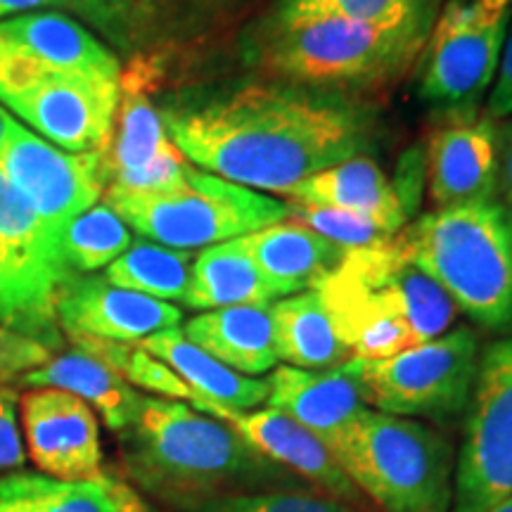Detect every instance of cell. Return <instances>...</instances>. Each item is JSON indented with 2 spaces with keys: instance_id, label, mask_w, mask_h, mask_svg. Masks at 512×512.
<instances>
[{
  "instance_id": "6da1fadb",
  "label": "cell",
  "mask_w": 512,
  "mask_h": 512,
  "mask_svg": "<svg viewBox=\"0 0 512 512\" xmlns=\"http://www.w3.org/2000/svg\"><path fill=\"white\" fill-rule=\"evenodd\" d=\"M159 114L192 166L280 197L318 171L368 155L377 133L375 114L351 95L278 79L169 102Z\"/></svg>"
},
{
  "instance_id": "7a4b0ae2",
  "label": "cell",
  "mask_w": 512,
  "mask_h": 512,
  "mask_svg": "<svg viewBox=\"0 0 512 512\" xmlns=\"http://www.w3.org/2000/svg\"><path fill=\"white\" fill-rule=\"evenodd\" d=\"M119 444L128 477L145 494L181 510L268 482L278 467L226 422L159 396H140L136 418L119 432Z\"/></svg>"
},
{
  "instance_id": "3957f363",
  "label": "cell",
  "mask_w": 512,
  "mask_h": 512,
  "mask_svg": "<svg viewBox=\"0 0 512 512\" xmlns=\"http://www.w3.org/2000/svg\"><path fill=\"white\" fill-rule=\"evenodd\" d=\"M351 356L377 361L451 330L458 306L415 264L401 235L384 245L349 249L318 287Z\"/></svg>"
},
{
  "instance_id": "277c9868",
  "label": "cell",
  "mask_w": 512,
  "mask_h": 512,
  "mask_svg": "<svg viewBox=\"0 0 512 512\" xmlns=\"http://www.w3.org/2000/svg\"><path fill=\"white\" fill-rule=\"evenodd\" d=\"M437 17L401 22L311 19L242 34V57L268 79L344 93L396 79L418 62Z\"/></svg>"
},
{
  "instance_id": "5b68a950",
  "label": "cell",
  "mask_w": 512,
  "mask_h": 512,
  "mask_svg": "<svg viewBox=\"0 0 512 512\" xmlns=\"http://www.w3.org/2000/svg\"><path fill=\"white\" fill-rule=\"evenodd\" d=\"M403 247L486 330L512 328V209L501 200L434 209L403 230Z\"/></svg>"
},
{
  "instance_id": "8992f818",
  "label": "cell",
  "mask_w": 512,
  "mask_h": 512,
  "mask_svg": "<svg viewBox=\"0 0 512 512\" xmlns=\"http://www.w3.org/2000/svg\"><path fill=\"white\" fill-rule=\"evenodd\" d=\"M335 458L382 512H451V446L425 422L368 408Z\"/></svg>"
},
{
  "instance_id": "52a82bcc",
  "label": "cell",
  "mask_w": 512,
  "mask_h": 512,
  "mask_svg": "<svg viewBox=\"0 0 512 512\" xmlns=\"http://www.w3.org/2000/svg\"><path fill=\"white\" fill-rule=\"evenodd\" d=\"M102 202L145 240L190 252L287 219L283 200L223 181L192 164L174 190L131 192L107 185Z\"/></svg>"
},
{
  "instance_id": "ba28073f",
  "label": "cell",
  "mask_w": 512,
  "mask_h": 512,
  "mask_svg": "<svg viewBox=\"0 0 512 512\" xmlns=\"http://www.w3.org/2000/svg\"><path fill=\"white\" fill-rule=\"evenodd\" d=\"M479 337L472 328H453L389 358H351L344 363L361 399L380 413L448 420L470 403L479 370Z\"/></svg>"
},
{
  "instance_id": "9c48e42d",
  "label": "cell",
  "mask_w": 512,
  "mask_h": 512,
  "mask_svg": "<svg viewBox=\"0 0 512 512\" xmlns=\"http://www.w3.org/2000/svg\"><path fill=\"white\" fill-rule=\"evenodd\" d=\"M510 0H448L420 53V98L448 117L477 114L496 81Z\"/></svg>"
},
{
  "instance_id": "30bf717a",
  "label": "cell",
  "mask_w": 512,
  "mask_h": 512,
  "mask_svg": "<svg viewBox=\"0 0 512 512\" xmlns=\"http://www.w3.org/2000/svg\"><path fill=\"white\" fill-rule=\"evenodd\" d=\"M67 275L57 240L0 169V325L60 349L55 297Z\"/></svg>"
},
{
  "instance_id": "8fae6325",
  "label": "cell",
  "mask_w": 512,
  "mask_h": 512,
  "mask_svg": "<svg viewBox=\"0 0 512 512\" xmlns=\"http://www.w3.org/2000/svg\"><path fill=\"white\" fill-rule=\"evenodd\" d=\"M465 411L451 512H486L512 496V337L484 349Z\"/></svg>"
},
{
  "instance_id": "7c38bea8",
  "label": "cell",
  "mask_w": 512,
  "mask_h": 512,
  "mask_svg": "<svg viewBox=\"0 0 512 512\" xmlns=\"http://www.w3.org/2000/svg\"><path fill=\"white\" fill-rule=\"evenodd\" d=\"M0 169L38 211L55 240L69 221L102 200L110 183L105 152L60 150L17 121L0 155Z\"/></svg>"
},
{
  "instance_id": "4fadbf2b",
  "label": "cell",
  "mask_w": 512,
  "mask_h": 512,
  "mask_svg": "<svg viewBox=\"0 0 512 512\" xmlns=\"http://www.w3.org/2000/svg\"><path fill=\"white\" fill-rule=\"evenodd\" d=\"M0 102L60 150L107 152L119 81L46 72Z\"/></svg>"
},
{
  "instance_id": "5bb4252c",
  "label": "cell",
  "mask_w": 512,
  "mask_h": 512,
  "mask_svg": "<svg viewBox=\"0 0 512 512\" xmlns=\"http://www.w3.org/2000/svg\"><path fill=\"white\" fill-rule=\"evenodd\" d=\"M190 406L204 415L226 422L230 430L252 446L259 456L271 460L278 467L294 470L335 501L347 503L356 510H368L366 496L356 489V484L342 470L330 448L304 425L292 420L290 415L275 411V408L235 411V408L216 406V403L202 399H192Z\"/></svg>"
},
{
  "instance_id": "9a60e30c",
  "label": "cell",
  "mask_w": 512,
  "mask_h": 512,
  "mask_svg": "<svg viewBox=\"0 0 512 512\" xmlns=\"http://www.w3.org/2000/svg\"><path fill=\"white\" fill-rule=\"evenodd\" d=\"M57 323L67 337L138 344L162 330L178 328L183 311L169 302L121 290L91 273H69L57 287Z\"/></svg>"
},
{
  "instance_id": "2e32d148",
  "label": "cell",
  "mask_w": 512,
  "mask_h": 512,
  "mask_svg": "<svg viewBox=\"0 0 512 512\" xmlns=\"http://www.w3.org/2000/svg\"><path fill=\"white\" fill-rule=\"evenodd\" d=\"M27 456L41 475L88 479L102 470L100 425L79 396L60 389H29L19 399Z\"/></svg>"
},
{
  "instance_id": "e0dca14e",
  "label": "cell",
  "mask_w": 512,
  "mask_h": 512,
  "mask_svg": "<svg viewBox=\"0 0 512 512\" xmlns=\"http://www.w3.org/2000/svg\"><path fill=\"white\" fill-rule=\"evenodd\" d=\"M427 183L437 209L498 200L496 121L489 114L448 117L427 147Z\"/></svg>"
},
{
  "instance_id": "ac0fdd59",
  "label": "cell",
  "mask_w": 512,
  "mask_h": 512,
  "mask_svg": "<svg viewBox=\"0 0 512 512\" xmlns=\"http://www.w3.org/2000/svg\"><path fill=\"white\" fill-rule=\"evenodd\" d=\"M0 46L17 50L55 74L119 81L121 62L110 46L67 12L38 10L0 19Z\"/></svg>"
},
{
  "instance_id": "d6986e66",
  "label": "cell",
  "mask_w": 512,
  "mask_h": 512,
  "mask_svg": "<svg viewBox=\"0 0 512 512\" xmlns=\"http://www.w3.org/2000/svg\"><path fill=\"white\" fill-rule=\"evenodd\" d=\"M268 382V408L290 415L316 434L335 456L337 446L368 411L354 377L344 366L330 370L273 368Z\"/></svg>"
},
{
  "instance_id": "ffe728a7",
  "label": "cell",
  "mask_w": 512,
  "mask_h": 512,
  "mask_svg": "<svg viewBox=\"0 0 512 512\" xmlns=\"http://www.w3.org/2000/svg\"><path fill=\"white\" fill-rule=\"evenodd\" d=\"M155 83L157 62L152 57L138 53L131 57L128 67H121L117 117L105 152L110 183L136 174L176 147L166 133L159 107L150 98Z\"/></svg>"
},
{
  "instance_id": "44dd1931",
  "label": "cell",
  "mask_w": 512,
  "mask_h": 512,
  "mask_svg": "<svg viewBox=\"0 0 512 512\" xmlns=\"http://www.w3.org/2000/svg\"><path fill=\"white\" fill-rule=\"evenodd\" d=\"M238 240L280 299L316 290L349 254L347 247H339L290 219L254 230Z\"/></svg>"
},
{
  "instance_id": "7402d4cb",
  "label": "cell",
  "mask_w": 512,
  "mask_h": 512,
  "mask_svg": "<svg viewBox=\"0 0 512 512\" xmlns=\"http://www.w3.org/2000/svg\"><path fill=\"white\" fill-rule=\"evenodd\" d=\"M0 512H152L124 479L100 472L88 479H55L41 472L0 477Z\"/></svg>"
},
{
  "instance_id": "603a6c76",
  "label": "cell",
  "mask_w": 512,
  "mask_h": 512,
  "mask_svg": "<svg viewBox=\"0 0 512 512\" xmlns=\"http://www.w3.org/2000/svg\"><path fill=\"white\" fill-rule=\"evenodd\" d=\"M283 202L342 209L380 219L396 230L406 226V202L373 157L358 155L318 171L294 185Z\"/></svg>"
},
{
  "instance_id": "cb8c5ba5",
  "label": "cell",
  "mask_w": 512,
  "mask_h": 512,
  "mask_svg": "<svg viewBox=\"0 0 512 512\" xmlns=\"http://www.w3.org/2000/svg\"><path fill=\"white\" fill-rule=\"evenodd\" d=\"M183 335L240 375H264L278 366L271 304L202 311L183 325Z\"/></svg>"
},
{
  "instance_id": "d4e9b609",
  "label": "cell",
  "mask_w": 512,
  "mask_h": 512,
  "mask_svg": "<svg viewBox=\"0 0 512 512\" xmlns=\"http://www.w3.org/2000/svg\"><path fill=\"white\" fill-rule=\"evenodd\" d=\"M19 387L27 389H60L86 401L93 411L100 413L112 432H124L136 418L140 396L131 384L121 380L112 368L81 349L64 351L53 356L41 368L29 370L17 380Z\"/></svg>"
},
{
  "instance_id": "484cf974",
  "label": "cell",
  "mask_w": 512,
  "mask_h": 512,
  "mask_svg": "<svg viewBox=\"0 0 512 512\" xmlns=\"http://www.w3.org/2000/svg\"><path fill=\"white\" fill-rule=\"evenodd\" d=\"M147 354L166 363L181 380L188 384L195 399L216 403V406L235 408V411H254L268 399V382L235 373L207 351L190 342L181 328L162 330L157 335L138 342Z\"/></svg>"
},
{
  "instance_id": "4316f807",
  "label": "cell",
  "mask_w": 512,
  "mask_h": 512,
  "mask_svg": "<svg viewBox=\"0 0 512 512\" xmlns=\"http://www.w3.org/2000/svg\"><path fill=\"white\" fill-rule=\"evenodd\" d=\"M278 361L302 370H330L351 361L318 290H304L271 304Z\"/></svg>"
},
{
  "instance_id": "83f0119b",
  "label": "cell",
  "mask_w": 512,
  "mask_h": 512,
  "mask_svg": "<svg viewBox=\"0 0 512 512\" xmlns=\"http://www.w3.org/2000/svg\"><path fill=\"white\" fill-rule=\"evenodd\" d=\"M278 299V292L268 285L240 240H228L204 247L195 256L190 290L183 304L195 311H214L273 304Z\"/></svg>"
},
{
  "instance_id": "f1b7e54d",
  "label": "cell",
  "mask_w": 512,
  "mask_h": 512,
  "mask_svg": "<svg viewBox=\"0 0 512 512\" xmlns=\"http://www.w3.org/2000/svg\"><path fill=\"white\" fill-rule=\"evenodd\" d=\"M195 256L190 249H174L152 240H133L119 259L105 268L107 283L159 302H183L190 290Z\"/></svg>"
},
{
  "instance_id": "f546056e",
  "label": "cell",
  "mask_w": 512,
  "mask_h": 512,
  "mask_svg": "<svg viewBox=\"0 0 512 512\" xmlns=\"http://www.w3.org/2000/svg\"><path fill=\"white\" fill-rule=\"evenodd\" d=\"M441 0H273L252 31H273L311 19H354V22H401L437 17Z\"/></svg>"
},
{
  "instance_id": "4dcf8cb0",
  "label": "cell",
  "mask_w": 512,
  "mask_h": 512,
  "mask_svg": "<svg viewBox=\"0 0 512 512\" xmlns=\"http://www.w3.org/2000/svg\"><path fill=\"white\" fill-rule=\"evenodd\" d=\"M131 245V228L102 200L69 221L57 238V252L69 273H95L107 268Z\"/></svg>"
},
{
  "instance_id": "1f68e13d",
  "label": "cell",
  "mask_w": 512,
  "mask_h": 512,
  "mask_svg": "<svg viewBox=\"0 0 512 512\" xmlns=\"http://www.w3.org/2000/svg\"><path fill=\"white\" fill-rule=\"evenodd\" d=\"M76 349L86 351L112 368L121 380L131 384L133 389H143V392L159 394L164 399L185 401L190 403L195 399L192 389L171 370L166 363L159 361L152 354L140 347V344L128 342H105V339L93 337H69Z\"/></svg>"
},
{
  "instance_id": "d6a6232c",
  "label": "cell",
  "mask_w": 512,
  "mask_h": 512,
  "mask_svg": "<svg viewBox=\"0 0 512 512\" xmlns=\"http://www.w3.org/2000/svg\"><path fill=\"white\" fill-rule=\"evenodd\" d=\"M287 219L302 226L311 228L313 233L323 235L330 242L347 249H363V247H377L396 238V230L389 223L373 216L351 214V211L342 209H328V207H309V204H292L285 202Z\"/></svg>"
},
{
  "instance_id": "836d02e7",
  "label": "cell",
  "mask_w": 512,
  "mask_h": 512,
  "mask_svg": "<svg viewBox=\"0 0 512 512\" xmlns=\"http://www.w3.org/2000/svg\"><path fill=\"white\" fill-rule=\"evenodd\" d=\"M112 24V43L138 55L171 34V0H100Z\"/></svg>"
},
{
  "instance_id": "e575fe53",
  "label": "cell",
  "mask_w": 512,
  "mask_h": 512,
  "mask_svg": "<svg viewBox=\"0 0 512 512\" xmlns=\"http://www.w3.org/2000/svg\"><path fill=\"white\" fill-rule=\"evenodd\" d=\"M195 512H363L330 496L297 491H240L204 503Z\"/></svg>"
},
{
  "instance_id": "d590c367",
  "label": "cell",
  "mask_w": 512,
  "mask_h": 512,
  "mask_svg": "<svg viewBox=\"0 0 512 512\" xmlns=\"http://www.w3.org/2000/svg\"><path fill=\"white\" fill-rule=\"evenodd\" d=\"M50 358H53V351L43 347L41 342L0 325V382H17L19 377L41 368Z\"/></svg>"
},
{
  "instance_id": "8d00e7d4",
  "label": "cell",
  "mask_w": 512,
  "mask_h": 512,
  "mask_svg": "<svg viewBox=\"0 0 512 512\" xmlns=\"http://www.w3.org/2000/svg\"><path fill=\"white\" fill-rule=\"evenodd\" d=\"M38 10H60L76 19L93 24L100 34L112 41V24L100 0H0V19L24 15V12Z\"/></svg>"
},
{
  "instance_id": "74e56055",
  "label": "cell",
  "mask_w": 512,
  "mask_h": 512,
  "mask_svg": "<svg viewBox=\"0 0 512 512\" xmlns=\"http://www.w3.org/2000/svg\"><path fill=\"white\" fill-rule=\"evenodd\" d=\"M19 396L15 389L0 387V472L22 470L27 463V446L17 420Z\"/></svg>"
},
{
  "instance_id": "f35d334b",
  "label": "cell",
  "mask_w": 512,
  "mask_h": 512,
  "mask_svg": "<svg viewBox=\"0 0 512 512\" xmlns=\"http://www.w3.org/2000/svg\"><path fill=\"white\" fill-rule=\"evenodd\" d=\"M486 114L494 121L512 117V22L508 24V34L503 41L501 62H498L496 81L489 91Z\"/></svg>"
},
{
  "instance_id": "ab89813d",
  "label": "cell",
  "mask_w": 512,
  "mask_h": 512,
  "mask_svg": "<svg viewBox=\"0 0 512 512\" xmlns=\"http://www.w3.org/2000/svg\"><path fill=\"white\" fill-rule=\"evenodd\" d=\"M242 0H171V31L178 27H195L226 15Z\"/></svg>"
},
{
  "instance_id": "60d3db41",
  "label": "cell",
  "mask_w": 512,
  "mask_h": 512,
  "mask_svg": "<svg viewBox=\"0 0 512 512\" xmlns=\"http://www.w3.org/2000/svg\"><path fill=\"white\" fill-rule=\"evenodd\" d=\"M496 159H498V195L512 209V117L496 121Z\"/></svg>"
},
{
  "instance_id": "b9f144b4",
  "label": "cell",
  "mask_w": 512,
  "mask_h": 512,
  "mask_svg": "<svg viewBox=\"0 0 512 512\" xmlns=\"http://www.w3.org/2000/svg\"><path fill=\"white\" fill-rule=\"evenodd\" d=\"M12 124H15V119H12L10 114L5 112L3 107H0V155H3L5 143H8V136H10V128H12Z\"/></svg>"
},
{
  "instance_id": "7bdbcfd3",
  "label": "cell",
  "mask_w": 512,
  "mask_h": 512,
  "mask_svg": "<svg viewBox=\"0 0 512 512\" xmlns=\"http://www.w3.org/2000/svg\"><path fill=\"white\" fill-rule=\"evenodd\" d=\"M486 512H512V496L505 498V501H501V503H496L494 508H489Z\"/></svg>"
},
{
  "instance_id": "ee69618b",
  "label": "cell",
  "mask_w": 512,
  "mask_h": 512,
  "mask_svg": "<svg viewBox=\"0 0 512 512\" xmlns=\"http://www.w3.org/2000/svg\"><path fill=\"white\" fill-rule=\"evenodd\" d=\"M510 5H512V0H510Z\"/></svg>"
}]
</instances>
